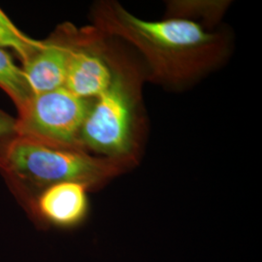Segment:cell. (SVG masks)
Instances as JSON below:
<instances>
[{
  "label": "cell",
  "instance_id": "6da1fadb",
  "mask_svg": "<svg viewBox=\"0 0 262 262\" xmlns=\"http://www.w3.org/2000/svg\"><path fill=\"white\" fill-rule=\"evenodd\" d=\"M94 18V28L105 36L119 38L138 50L150 80L172 89L196 82L229 53L226 33L210 31L194 20H146L116 1L96 4Z\"/></svg>",
  "mask_w": 262,
  "mask_h": 262
},
{
  "label": "cell",
  "instance_id": "7a4b0ae2",
  "mask_svg": "<svg viewBox=\"0 0 262 262\" xmlns=\"http://www.w3.org/2000/svg\"><path fill=\"white\" fill-rule=\"evenodd\" d=\"M130 167L129 163L85 150L57 148L20 136L0 156V172L27 211L38 193L50 186L77 182L97 190Z\"/></svg>",
  "mask_w": 262,
  "mask_h": 262
},
{
  "label": "cell",
  "instance_id": "3957f363",
  "mask_svg": "<svg viewBox=\"0 0 262 262\" xmlns=\"http://www.w3.org/2000/svg\"><path fill=\"white\" fill-rule=\"evenodd\" d=\"M142 74L115 57L109 88L93 100L81 130L85 151L135 165L140 152Z\"/></svg>",
  "mask_w": 262,
  "mask_h": 262
},
{
  "label": "cell",
  "instance_id": "277c9868",
  "mask_svg": "<svg viewBox=\"0 0 262 262\" xmlns=\"http://www.w3.org/2000/svg\"><path fill=\"white\" fill-rule=\"evenodd\" d=\"M93 100L80 98L64 86L34 94L16 119L18 136L57 148L84 150L81 130Z\"/></svg>",
  "mask_w": 262,
  "mask_h": 262
},
{
  "label": "cell",
  "instance_id": "5b68a950",
  "mask_svg": "<svg viewBox=\"0 0 262 262\" xmlns=\"http://www.w3.org/2000/svg\"><path fill=\"white\" fill-rule=\"evenodd\" d=\"M116 55L98 29L84 28V35L72 55L64 88L83 99H95L109 88Z\"/></svg>",
  "mask_w": 262,
  "mask_h": 262
},
{
  "label": "cell",
  "instance_id": "8992f818",
  "mask_svg": "<svg viewBox=\"0 0 262 262\" xmlns=\"http://www.w3.org/2000/svg\"><path fill=\"white\" fill-rule=\"evenodd\" d=\"M84 35V28L71 24L58 27L54 34L24 62V71L33 94H42L64 86L72 55Z\"/></svg>",
  "mask_w": 262,
  "mask_h": 262
},
{
  "label": "cell",
  "instance_id": "52a82bcc",
  "mask_svg": "<svg viewBox=\"0 0 262 262\" xmlns=\"http://www.w3.org/2000/svg\"><path fill=\"white\" fill-rule=\"evenodd\" d=\"M89 187L77 182H63L40 191L28 209L40 227L71 230L83 225L90 212Z\"/></svg>",
  "mask_w": 262,
  "mask_h": 262
},
{
  "label": "cell",
  "instance_id": "ba28073f",
  "mask_svg": "<svg viewBox=\"0 0 262 262\" xmlns=\"http://www.w3.org/2000/svg\"><path fill=\"white\" fill-rule=\"evenodd\" d=\"M0 88L9 95L19 113L34 95L24 69L16 66L9 54L2 49H0Z\"/></svg>",
  "mask_w": 262,
  "mask_h": 262
},
{
  "label": "cell",
  "instance_id": "9c48e42d",
  "mask_svg": "<svg viewBox=\"0 0 262 262\" xmlns=\"http://www.w3.org/2000/svg\"><path fill=\"white\" fill-rule=\"evenodd\" d=\"M227 1H172L167 5L168 18L201 19L211 24L219 21L227 9Z\"/></svg>",
  "mask_w": 262,
  "mask_h": 262
},
{
  "label": "cell",
  "instance_id": "30bf717a",
  "mask_svg": "<svg viewBox=\"0 0 262 262\" xmlns=\"http://www.w3.org/2000/svg\"><path fill=\"white\" fill-rule=\"evenodd\" d=\"M42 44L43 41H38L24 34L0 9V49H13L24 63L42 46Z\"/></svg>",
  "mask_w": 262,
  "mask_h": 262
},
{
  "label": "cell",
  "instance_id": "8fae6325",
  "mask_svg": "<svg viewBox=\"0 0 262 262\" xmlns=\"http://www.w3.org/2000/svg\"><path fill=\"white\" fill-rule=\"evenodd\" d=\"M16 137H18L16 119L0 110V156Z\"/></svg>",
  "mask_w": 262,
  "mask_h": 262
}]
</instances>
